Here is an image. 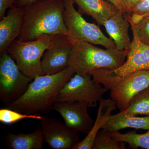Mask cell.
I'll use <instances>...</instances> for the list:
<instances>
[{
	"mask_svg": "<svg viewBox=\"0 0 149 149\" xmlns=\"http://www.w3.org/2000/svg\"><path fill=\"white\" fill-rule=\"evenodd\" d=\"M133 37L149 46V17L136 24H130Z\"/></svg>",
	"mask_w": 149,
	"mask_h": 149,
	"instance_id": "obj_24",
	"label": "cell"
},
{
	"mask_svg": "<svg viewBox=\"0 0 149 149\" xmlns=\"http://www.w3.org/2000/svg\"><path fill=\"white\" fill-rule=\"evenodd\" d=\"M110 134L116 140L128 143L134 148L140 147L149 149V130L144 134H138L135 130L129 131L124 134L118 131Z\"/></svg>",
	"mask_w": 149,
	"mask_h": 149,
	"instance_id": "obj_19",
	"label": "cell"
},
{
	"mask_svg": "<svg viewBox=\"0 0 149 149\" xmlns=\"http://www.w3.org/2000/svg\"><path fill=\"white\" fill-rule=\"evenodd\" d=\"M125 143L117 141L105 130L101 129L97 133L91 149H125Z\"/></svg>",
	"mask_w": 149,
	"mask_h": 149,
	"instance_id": "obj_21",
	"label": "cell"
},
{
	"mask_svg": "<svg viewBox=\"0 0 149 149\" xmlns=\"http://www.w3.org/2000/svg\"><path fill=\"white\" fill-rule=\"evenodd\" d=\"M74 74L68 66L57 74L37 76L25 93L7 108L27 114L49 112L56 101L60 91Z\"/></svg>",
	"mask_w": 149,
	"mask_h": 149,
	"instance_id": "obj_2",
	"label": "cell"
},
{
	"mask_svg": "<svg viewBox=\"0 0 149 149\" xmlns=\"http://www.w3.org/2000/svg\"><path fill=\"white\" fill-rule=\"evenodd\" d=\"M30 78L22 72L7 51L0 57V99L7 107L27 91Z\"/></svg>",
	"mask_w": 149,
	"mask_h": 149,
	"instance_id": "obj_7",
	"label": "cell"
},
{
	"mask_svg": "<svg viewBox=\"0 0 149 149\" xmlns=\"http://www.w3.org/2000/svg\"><path fill=\"white\" fill-rule=\"evenodd\" d=\"M16 0H0V18L5 15L7 10L14 5Z\"/></svg>",
	"mask_w": 149,
	"mask_h": 149,
	"instance_id": "obj_26",
	"label": "cell"
},
{
	"mask_svg": "<svg viewBox=\"0 0 149 149\" xmlns=\"http://www.w3.org/2000/svg\"><path fill=\"white\" fill-rule=\"evenodd\" d=\"M38 0H16L14 5L19 7H23Z\"/></svg>",
	"mask_w": 149,
	"mask_h": 149,
	"instance_id": "obj_27",
	"label": "cell"
},
{
	"mask_svg": "<svg viewBox=\"0 0 149 149\" xmlns=\"http://www.w3.org/2000/svg\"><path fill=\"white\" fill-rule=\"evenodd\" d=\"M64 0H38L23 7L21 34L17 40L33 41L43 36L66 34Z\"/></svg>",
	"mask_w": 149,
	"mask_h": 149,
	"instance_id": "obj_1",
	"label": "cell"
},
{
	"mask_svg": "<svg viewBox=\"0 0 149 149\" xmlns=\"http://www.w3.org/2000/svg\"><path fill=\"white\" fill-rule=\"evenodd\" d=\"M45 141L54 149H72L80 142L78 132L55 118L40 120Z\"/></svg>",
	"mask_w": 149,
	"mask_h": 149,
	"instance_id": "obj_11",
	"label": "cell"
},
{
	"mask_svg": "<svg viewBox=\"0 0 149 149\" xmlns=\"http://www.w3.org/2000/svg\"><path fill=\"white\" fill-rule=\"evenodd\" d=\"M144 70H149V46L133 37L125 62L120 67L110 71L116 76L122 77Z\"/></svg>",
	"mask_w": 149,
	"mask_h": 149,
	"instance_id": "obj_13",
	"label": "cell"
},
{
	"mask_svg": "<svg viewBox=\"0 0 149 149\" xmlns=\"http://www.w3.org/2000/svg\"><path fill=\"white\" fill-rule=\"evenodd\" d=\"M89 104L82 102H56L52 110L58 112L65 124L72 130L83 134L90 132L94 120L88 112Z\"/></svg>",
	"mask_w": 149,
	"mask_h": 149,
	"instance_id": "obj_10",
	"label": "cell"
},
{
	"mask_svg": "<svg viewBox=\"0 0 149 149\" xmlns=\"http://www.w3.org/2000/svg\"><path fill=\"white\" fill-rule=\"evenodd\" d=\"M70 39L72 47L68 66L74 73L86 75L98 68L117 69L126 60L128 50L103 49L86 41Z\"/></svg>",
	"mask_w": 149,
	"mask_h": 149,
	"instance_id": "obj_3",
	"label": "cell"
},
{
	"mask_svg": "<svg viewBox=\"0 0 149 149\" xmlns=\"http://www.w3.org/2000/svg\"><path fill=\"white\" fill-rule=\"evenodd\" d=\"M123 14L130 13L133 9L142 0H119Z\"/></svg>",
	"mask_w": 149,
	"mask_h": 149,
	"instance_id": "obj_25",
	"label": "cell"
},
{
	"mask_svg": "<svg viewBox=\"0 0 149 149\" xmlns=\"http://www.w3.org/2000/svg\"><path fill=\"white\" fill-rule=\"evenodd\" d=\"M72 43L66 34L54 36L51 45L41 61L43 74L52 75L64 70L68 65Z\"/></svg>",
	"mask_w": 149,
	"mask_h": 149,
	"instance_id": "obj_9",
	"label": "cell"
},
{
	"mask_svg": "<svg viewBox=\"0 0 149 149\" xmlns=\"http://www.w3.org/2000/svg\"><path fill=\"white\" fill-rule=\"evenodd\" d=\"M130 24H136L149 17V0H142L128 14Z\"/></svg>",
	"mask_w": 149,
	"mask_h": 149,
	"instance_id": "obj_23",
	"label": "cell"
},
{
	"mask_svg": "<svg viewBox=\"0 0 149 149\" xmlns=\"http://www.w3.org/2000/svg\"><path fill=\"white\" fill-rule=\"evenodd\" d=\"M107 1H109L113 4L114 5L118 10L122 12V8H121V5L119 0H107Z\"/></svg>",
	"mask_w": 149,
	"mask_h": 149,
	"instance_id": "obj_28",
	"label": "cell"
},
{
	"mask_svg": "<svg viewBox=\"0 0 149 149\" xmlns=\"http://www.w3.org/2000/svg\"><path fill=\"white\" fill-rule=\"evenodd\" d=\"M123 15L121 11H118L103 25L110 38L114 42L116 49L120 51L128 50L132 43L128 33L130 23L124 19Z\"/></svg>",
	"mask_w": 149,
	"mask_h": 149,
	"instance_id": "obj_14",
	"label": "cell"
},
{
	"mask_svg": "<svg viewBox=\"0 0 149 149\" xmlns=\"http://www.w3.org/2000/svg\"><path fill=\"white\" fill-rule=\"evenodd\" d=\"M89 74L95 81L110 91L111 98L120 111L127 109L133 96L149 86V70H139L119 77L108 68H98Z\"/></svg>",
	"mask_w": 149,
	"mask_h": 149,
	"instance_id": "obj_4",
	"label": "cell"
},
{
	"mask_svg": "<svg viewBox=\"0 0 149 149\" xmlns=\"http://www.w3.org/2000/svg\"><path fill=\"white\" fill-rule=\"evenodd\" d=\"M64 1V21L67 29L66 35L70 38L100 45L106 49L116 48L114 42L104 35L98 25L86 21L75 9L73 0Z\"/></svg>",
	"mask_w": 149,
	"mask_h": 149,
	"instance_id": "obj_6",
	"label": "cell"
},
{
	"mask_svg": "<svg viewBox=\"0 0 149 149\" xmlns=\"http://www.w3.org/2000/svg\"><path fill=\"white\" fill-rule=\"evenodd\" d=\"M97 117L92 129L85 139L75 145L72 149H91L97 133L102 129L109 118L114 110L116 103L111 98L100 100Z\"/></svg>",
	"mask_w": 149,
	"mask_h": 149,
	"instance_id": "obj_16",
	"label": "cell"
},
{
	"mask_svg": "<svg viewBox=\"0 0 149 149\" xmlns=\"http://www.w3.org/2000/svg\"><path fill=\"white\" fill-rule=\"evenodd\" d=\"M126 128L149 130V116L137 117L136 116L120 111L114 115H111L102 129L112 133Z\"/></svg>",
	"mask_w": 149,
	"mask_h": 149,
	"instance_id": "obj_17",
	"label": "cell"
},
{
	"mask_svg": "<svg viewBox=\"0 0 149 149\" xmlns=\"http://www.w3.org/2000/svg\"><path fill=\"white\" fill-rule=\"evenodd\" d=\"M81 15L90 16L99 26L104 25L109 18L119 10L109 1L104 0H73Z\"/></svg>",
	"mask_w": 149,
	"mask_h": 149,
	"instance_id": "obj_15",
	"label": "cell"
},
{
	"mask_svg": "<svg viewBox=\"0 0 149 149\" xmlns=\"http://www.w3.org/2000/svg\"><path fill=\"white\" fill-rule=\"evenodd\" d=\"M107 90L95 81L91 74L75 73L60 91L56 102H85L90 107H94Z\"/></svg>",
	"mask_w": 149,
	"mask_h": 149,
	"instance_id": "obj_8",
	"label": "cell"
},
{
	"mask_svg": "<svg viewBox=\"0 0 149 149\" xmlns=\"http://www.w3.org/2000/svg\"><path fill=\"white\" fill-rule=\"evenodd\" d=\"M45 141L42 128L37 127L32 133L14 134L9 132L6 138L11 149H42Z\"/></svg>",
	"mask_w": 149,
	"mask_h": 149,
	"instance_id": "obj_18",
	"label": "cell"
},
{
	"mask_svg": "<svg viewBox=\"0 0 149 149\" xmlns=\"http://www.w3.org/2000/svg\"><path fill=\"white\" fill-rule=\"evenodd\" d=\"M22 7L13 5L0 21V53L7 51L21 34L24 17Z\"/></svg>",
	"mask_w": 149,
	"mask_h": 149,
	"instance_id": "obj_12",
	"label": "cell"
},
{
	"mask_svg": "<svg viewBox=\"0 0 149 149\" xmlns=\"http://www.w3.org/2000/svg\"><path fill=\"white\" fill-rule=\"evenodd\" d=\"M44 117L39 115L25 114L8 108L0 109V122L4 124H11L28 118L40 120Z\"/></svg>",
	"mask_w": 149,
	"mask_h": 149,
	"instance_id": "obj_22",
	"label": "cell"
},
{
	"mask_svg": "<svg viewBox=\"0 0 149 149\" xmlns=\"http://www.w3.org/2000/svg\"><path fill=\"white\" fill-rule=\"evenodd\" d=\"M53 37L46 35L30 41L16 40L7 51L22 72L33 80L37 76L44 75L41 61Z\"/></svg>",
	"mask_w": 149,
	"mask_h": 149,
	"instance_id": "obj_5",
	"label": "cell"
},
{
	"mask_svg": "<svg viewBox=\"0 0 149 149\" xmlns=\"http://www.w3.org/2000/svg\"><path fill=\"white\" fill-rule=\"evenodd\" d=\"M125 111L134 116H149V86L133 96Z\"/></svg>",
	"mask_w": 149,
	"mask_h": 149,
	"instance_id": "obj_20",
	"label": "cell"
}]
</instances>
